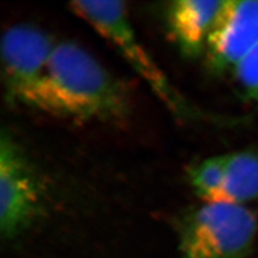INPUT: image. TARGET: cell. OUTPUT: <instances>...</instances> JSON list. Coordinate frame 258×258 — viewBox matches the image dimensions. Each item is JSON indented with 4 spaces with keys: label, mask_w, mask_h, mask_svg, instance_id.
Returning a JSON list of instances; mask_svg holds the SVG:
<instances>
[{
    "label": "cell",
    "mask_w": 258,
    "mask_h": 258,
    "mask_svg": "<svg viewBox=\"0 0 258 258\" xmlns=\"http://www.w3.org/2000/svg\"><path fill=\"white\" fill-rule=\"evenodd\" d=\"M128 103L125 88L99 60L64 41L55 44L26 106L76 120H113L127 114Z\"/></svg>",
    "instance_id": "6da1fadb"
},
{
    "label": "cell",
    "mask_w": 258,
    "mask_h": 258,
    "mask_svg": "<svg viewBox=\"0 0 258 258\" xmlns=\"http://www.w3.org/2000/svg\"><path fill=\"white\" fill-rule=\"evenodd\" d=\"M70 10L117 48L158 99L175 116L195 120L205 116L170 83L144 50L129 21L124 3L111 0L74 2L70 4Z\"/></svg>",
    "instance_id": "7a4b0ae2"
},
{
    "label": "cell",
    "mask_w": 258,
    "mask_h": 258,
    "mask_svg": "<svg viewBox=\"0 0 258 258\" xmlns=\"http://www.w3.org/2000/svg\"><path fill=\"white\" fill-rule=\"evenodd\" d=\"M258 222L246 206L205 203L179 224V258H247Z\"/></svg>",
    "instance_id": "3957f363"
},
{
    "label": "cell",
    "mask_w": 258,
    "mask_h": 258,
    "mask_svg": "<svg viewBox=\"0 0 258 258\" xmlns=\"http://www.w3.org/2000/svg\"><path fill=\"white\" fill-rule=\"evenodd\" d=\"M43 201V187L35 169L13 137H0V229L16 236L35 219Z\"/></svg>",
    "instance_id": "277c9868"
},
{
    "label": "cell",
    "mask_w": 258,
    "mask_h": 258,
    "mask_svg": "<svg viewBox=\"0 0 258 258\" xmlns=\"http://www.w3.org/2000/svg\"><path fill=\"white\" fill-rule=\"evenodd\" d=\"M55 42L46 32L28 24L8 28L2 39V66L6 94L27 104L42 80Z\"/></svg>",
    "instance_id": "5b68a950"
},
{
    "label": "cell",
    "mask_w": 258,
    "mask_h": 258,
    "mask_svg": "<svg viewBox=\"0 0 258 258\" xmlns=\"http://www.w3.org/2000/svg\"><path fill=\"white\" fill-rule=\"evenodd\" d=\"M258 45V0H224L206 44L215 72L233 70Z\"/></svg>",
    "instance_id": "8992f818"
},
{
    "label": "cell",
    "mask_w": 258,
    "mask_h": 258,
    "mask_svg": "<svg viewBox=\"0 0 258 258\" xmlns=\"http://www.w3.org/2000/svg\"><path fill=\"white\" fill-rule=\"evenodd\" d=\"M223 4L224 0H177L169 5L168 28L184 56L194 58L205 53Z\"/></svg>",
    "instance_id": "52a82bcc"
},
{
    "label": "cell",
    "mask_w": 258,
    "mask_h": 258,
    "mask_svg": "<svg viewBox=\"0 0 258 258\" xmlns=\"http://www.w3.org/2000/svg\"><path fill=\"white\" fill-rule=\"evenodd\" d=\"M258 198V154L239 151L226 154L221 188L213 203L246 206Z\"/></svg>",
    "instance_id": "ba28073f"
},
{
    "label": "cell",
    "mask_w": 258,
    "mask_h": 258,
    "mask_svg": "<svg viewBox=\"0 0 258 258\" xmlns=\"http://www.w3.org/2000/svg\"><path fill=\"white\" fill-rule=\"evenodd\" d=\"M226 154L206 158L188 170L189 183L205 203H213L223 182Z\"/></svg>",
    "instance_id": "9c48e42d"
},
{
    "label": "cell",
    "mask_w": 258,
    "mask_h": 258,
    "mask_svg": "<svg viewBox=\"0 0 258 258\" xmlns=\"http://www.w3.org/2000/svg\"><path fill=\"white\" fill-rule=\"evenodd\" d=\"M232 71L242 92L258 108V45Z\"/></svg>",
    "instance_id": "30bf717a"
}]
</instances>
